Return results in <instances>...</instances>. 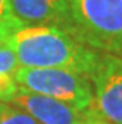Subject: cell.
<instances>
[{"mask_svg": "<svg viewBox=\"0 0 122 124\" xmlns=\"http://www.w3.org/2000/svg\"><path fill=\"white\" fill-rule=\"evenodd\" d=\"M12 103L28 112L40 124H85L91 117H96L91 111L78 109L74 105L33 93L19 86Z\"/></svg>", "mask_w": 122, "mask_h": 124, "instance_id": "5", "label": "cell"}, {"mask_svg": "<svg viewBox=\"0 0 122 124\" xmlns=\"http://www.w3.org/2000/svg\"><path fill=\"white\" fill-rule=\"evenodd\" d=\"M6 44H7V40L0 34V47H3V46H6Z\"/></svg>", "mask_w": 122, "mask_h": 124, "instance_id": "11", "label": "cell"}, {"mask_svg": "<svg viewBox=\"0 0 122 124\" xmlns=\"http://www.w3.org/2000/svg\"><path fill=\"white\" fill-rule=\"evenodd\" d=\"M13 16L22 27L65 24L69 0H9Z\"/></svg>", "mask_w": 122, "mask_h": 124, "instance_id": "6", "label": "cell"}, {"mask_svg": "<svg viewBox=\"0 0 122 124\" xmlns=\"http://www.w3.org/2000/svg\"><path fill=\"white\" fill-rule=\"evenodd\" d=\"M19 68H62L93 75L100 55L56 25L21 27L9 37Z\"/></svg>", "mask_w": 122, "mask_h": 124, "instance_id": "1", "label": "cell"}, {"mask_svg": "<svg viewBox=\"0 0 122 124\" xmlns=\"http://www.w3.org/2000/svg\"><path fill=\"white\" fill-rule=\"evenodd\" d=\"M62 30L99 53L122 56V0H69Z\"/></svg>", "mask_w": 122, "mask_h": 124, "instance_id": "2", "label": "cell"}, {"mask_svg": "<svg viewBox=\"0 0 122 124\" xmlns=\"http://www.w3.org/2000/svg\"><path fill=\"white\" fill-rule=\"evenodd\" d=\"M0 124H40L28 112L18 106L0 102Z\"/></svg>", "mask_w": 122, "mask_h": 124, "instance_id": "8", "label": "cell"}, {"mask_svg": "<svg viewBox=\"0 0 122 124\" xmlns=\"http://www.w3.org/2000/svg\"><path fill=\"white\" fill-rule=\"evenodd\" d=\"M85 124H110V123L104 121V120H102V118H99V117H91Z\"/></svg>", "mask_w": 122, "mask_h": 124, "instance_id": "10", "label": "cell"}, {"mask_svg": "<svg viewBox=\"0 0 122 124\" xmlns=\"http://www.w3.org/2000/svg\"><path fill=\"white\" fill-rule=\"evenodd\" d=\"M19 68L15 52L9 46L0 47V102H12L18 92L15 72Z\"/></svg>", "mask_w": 122, "mask_h": 124, "instance_id": "7", "label": "cell"}, {"mask_svg": "<svg viewBox=\"0 0 122 124\" xmlns=\"http://www.w3.org/2000/svg\"><path fill=\"white\" fill-rule=\"evenodd\" d=\"M91 112L110 124H122V56L102 53L93 75Z\"/></svg>", "mask_w": 122, "mask_h": 124, "instance_id": "4", "label": "cell"}, {"mask_svg": "<svg viewBox=\"0 0 122 124\" xmlns=\"http://www.w3.org/2000/svg\"><path fill=\"white\" fill-rule=\"evenodd\" d=\"M21 27L22 25L13 16L10 2L9 0H0V34L6 40H9V37Z\"/></svg>", "mask_w": 122, "mask_h": 124, "instance_id": "9", "label": "cell"}, {"mask_svg": "<svg viewBox=\"0 0 122 124\" xmlns=\"http://www.w3.org/2000/svg\"><path fill=\"white\" fill-rule=\"evenodd\" d=\"M15 81L25 90L66 102L82 111H91L93 106L94 95L90 78L69 70L18 68Z\"/></svg>", "mask_w": 122, "mask_h": 124, "instance_id": "3", "label": "cell"}]
</instances>
